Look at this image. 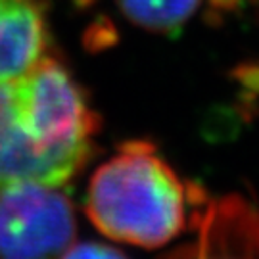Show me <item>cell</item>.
<instances>
[{"mask_svg": "<svg viewBox=\"0 0 259 259\" xmlns=\"http://www.w3.org/2000/svg\"><path fill=\"white\" fill-rule=\"evenodd\" d=\"M207 198L188 185L148 140H127L94 171L84 209L111 240L161 248L194 225Z\"/></svg>", "mask_w": 259, "mask_h": 259, "instance_id": "cell-1", "label": "cell"}, {"mask_svg": "<svg viewBox=\"0 0 259 259\" xmlns=\"http://www.w3.org/2000/svg\"><path fill=\"white\" fill-rule=\"evenodd\" d=\"M94 152L37 104L23 79L0 83V188L14 183L64 186Z\"/></svg>", "mask_w": 259, "mask_h": 259, "instance_id": "cell-2", "label": "cell"}, {"mask_svg": "<svg viewBox=\"0 0 259 259\" xmlns=\"http://www.w3.org/2000/svg\"><path fill=\"white\" fill-rule=\"evenodd\" d=\"M75 232L73 205L60 185L0 188V259H60Z\"/></svg>", "mask_w": 259, "mask_h": 259, "instance_id": "cell-3", "label": "cell"}, {"mask_svg": "<svg viewBox=\"0 0 259 259\" xmlns=\"http://www.w3.org/2000/svg\"><path fill=\"white\" fill-rule=\"evenodd\" d=\"M165 259H259V205L240 194L207 200L194 242Z\"/></svg>", "mask_w": 259, "mask_h": 259, "instance_id": "cell-4", "label": "cell"}, {"mask_svg": "<svg viewBox=\"0 0 259 259\" xmlns=\"http://www.w3.org/2000/svg\"><path fill=\"white\" fill-rule=\"evenodd\" d=\"M48 52L40 0H0V83L18 79Z\"/></svg>", "mask_w": 259, "mask_h": 259, "instance_id": "cell-5", "label": "cell"}, {"mask_svg": "<svg viewBox=\"0 0 259 259\" xmlns=\"http://www.w3.org/2000/svg\"><path fill=\"white\" fill-rule=\"evenodd\" d=\"M123 16L137 27L177 35L200 6V0H117Z\"/></svg>", "mask_w": 259, "mask_h": 259, "instance_id": "cell-6", "label": "cell"}, {"mask_svg": "<svg viewBox=\"0 0 259 259\" xmlns=\"http://www.w3.org/2000/svg\"><path fill=\"white\" fill-rule=\"evenodd\" d=\"M83 48L91 54H100L104 50H110L119 42V31L115 23L108 16H96V18L84 27L81 37Z\"/></svg>", "mask_w": 259, "mask_h": 259, "instance_id": "cell-7", "label": "cell"}, {"mask_svg": "<svg viewBox=\"0 0 259 259\" xmlns=\"http://www.w3.org/2000/svg\"><path fill=\"white\" fill-rule=\"evenodd\" d=\"M60 259H127L121 251L106 244H71Z\"/></svg>", "mask_w": 259, "mask_h": 259, "instance_id": "cell-8", "label": "cell"}, {"mask_svg": "<svg viewBox=\"0 0 259 259\" xmlns=\"http://www.w3.org/2000/svg\"><path fill=\"white\" fill-rule=\"evenodd\" d=\"M231 77L246 89H250L251 93H259V60L242 62L236 67H232Z\"/></svg>", "mask_w": 259, "mask_h": 259, "instance_id": "cell-9", "label": "cell"}, {"mask_svg": "<svg viewBox=\"0 0 259 259\" xmlns=\"http://www.w3.org/2000/svg\"><path fill=\"white\" fill-rule=\"evenodd\" d=\"M209 8H215L219 12H236L240 8L242 0H207Z\"/></svg>", "mask_w": 259, "mask_h": 259, "instance_id": "cell-10", "label": "cell"}, {"mask_svg": "<svg viewBox=\"0 0 259 259\" xmlns=\"http://www.w3.org/2000/svg\"><path fill=\"white\" fill-rule=\"evenodd\" d=\"M205 21L213 25V27H221L223 25V12L215 8H209L207 10V14H205Z\"/></svg>", "mask_w": 259, "mask_h": 259, "instance_id": "cell-11", "label": "cell"}, {"mask_svg": "<svg viewBox=\"0 0 259 259\" xmlns=\"http://www.w3.org/2000/svg\"><path fill=\"white\" fill-rule=\"evenodd\" d=\"M96 2H98V0H71V4H73V6L77 10H89V8H93Z\"/></svg>", "mask_w": 259, "mask_h": 259, "instance_id": "cell-12", "label": "cell"}]
</instances>
